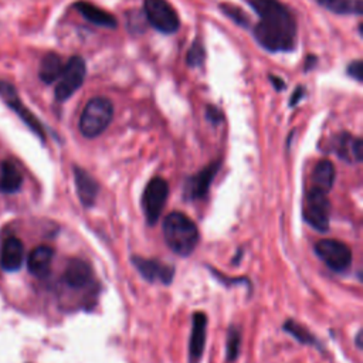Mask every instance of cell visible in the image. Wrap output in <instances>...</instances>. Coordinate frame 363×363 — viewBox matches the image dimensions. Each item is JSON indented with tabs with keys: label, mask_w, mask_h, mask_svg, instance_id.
I'll use <instances>...</instances> for the list:
<instances>
[{
	"label": "cell",
	"mask_w": 363,
	"mask_h": 363,
	"mask_svg": "<svg viewBox=\"0 0 363 363\" xmlns=\"http://www.w3.org/2000/svg\"><path fill=\"white\" fill-rule=\"evenodd\" d=\"M251 6L259 17L254 27L258 44L271 52L294 50L296 23L291 11L278 0H252Z\"/></svg>",
	"instance_id": "6da1fadb"
},
{
	"label": "cell",
	"mask_w": 363,
	"mask_h": 363,
	"mask_svg": "<svg viewBox=\"0 0 363 363\" xmlns=\"http://www.w3.org/2000/svg\"><path fill=\"white\" fill-rule=\"evenodd\" d=\"M163 235L167 247L180 257L190 255L199 242V228L186 214L173 211L163 221Z\"/></svg>",
	"instance_id": "7a4b0ae2"
},
{
	"label": "cell",
	"mask_w": 363,
	"mask_h": 363,
	"mask_svg": "<svg viewBox=\"0 0 363 363\" xmlns=\"http://www.w3.org/2000/svg\"><path fill=\"white\" fill-rule=\"evenodd\" d=\"M113 106L108 98L95 96L89 99L82 109L78 128L85 138L99 136L111 123Z\"/></svg>",
	"instance_id": "3957f363"
},
{
	"label": "cell",
	"mask_w": 363,
	"mask_h": 363,
	"mask_svg": "<svg viewBox=\"0 0 363 363\" xmlns=\"http://www.w3.org/2000/svg\"><path fill=\"white\" fill-rule=\"evenodd\" d=\"M330 203L326 199V193L312 187L305 199L303 218L316 231L325 233L329 228Z\"/></svg>",
	"instance_id": "277c9868"
},
{
	"label": "cell",
	"mask_w": 363,
	"mask_h": 363,
	"mask_svg": "<svg viewBox=\"0 0 363 363\" xmlns=\"http://www.w3.org/2000/svg\"><path fill=\"white\" fill-rule=\"evenodd\" d=\"M85 72H86L85 61L78 55L71 57L67 61V64H64L62 72L58 78V82L55 86V99L60 102H64L65 99L72 96L75 91L82 85Z\"/></svg>",
	"instance_id": "5b68a950"
},
{
	"label": "cell",
	"mask_w": 363,
	"mask_h": 363,
	"mask_svg": "<svg viewBox=\"0 0 363 363\" xmlns=\"http://www.w3.org/2000/svg\"><path fill=\"white\" fill-rule=\"evenodd\" d=\"M169 194L167 182L162 177H153L142 194V208L147 224L153 225L159 220Z\"/></svg>",
	"instance_id": "8992f818"
},
{
	"label": "cell",
	"mask_w": 363,
	"mask_h": 363,
	"mask_svg": "<svg viewBox=\"0 0 363 363\" xmlns=\"http://www.w3.org/2000/svg\"><path fill=\"white\" fill-rule=\"evenodd\" d=\"M145 14L150 26L156 30L172 34L180 27V20L176 10L166 0H145Z\"/></svg>",
	"instance_id": "52a82bcc"
},
{
	"label": "cell",
	"mask_w": 363,
	"mask_h": 363,
	"mask_svg": "<svg viewBox=\"0 0 363 363\" xmlns=\"http://www.w3.org/2000/svg\"><path fill=\"white\" fill-rule=\"evenodd\" d=\"M315 252L330 269L336 272L347 269L352 262L350 248L339 240L325 238L318 241L315 244Z\"/></svg>",
	"instance_id": "ba28073f"
},
{
	"label": "cell",
	"mask_w": 363,
	"mask_h": 363,
	"mask_svg": "<svg viewBox=\"0 0 363 363\" xmlns=\"http://www.w3.org/2000/svg\"><path fill=\"white\" fill-rule=\"evenodd\" d=\"M0 96L3 98V101L20 116V119L41 139H44V130L43 126L40 123V121L31 113L30 109H27L21 99L18 98L16 89L13 85H10L9 82H0Z\"/></svg>",
	"instance_id": "9c48e42d"
},
{
	"label": "cell",
	"mask_w": 363,
	"mask_h": 363,
	"mask_svg": "<svg viewBox=\"0 0 363 363\" xmlns=\"http://www.w3.org/2000/svg\"><path fill=\"white\" fill-rule=\"evenodd\" d=\"M132 262L139 274L149 282L170 284L173 279L174 268L172 265L163 264L157 259H149L143 257H132Z\"/></svg>",
	"instance_id": "30bf717a"
},
{
	"label": "cell",
	"mask_w": 363,
	"mask_h": 363,
	"mask_svg": "<svg viewBox=\"0 0 363 363\" xmlns=\"http://www.w3.org/2000/svg\"><path fill=\"white\" fill-rule=\"evenodd\" d=\"M220 167L218 162H214L211 164H208L207 167H204L203 170H200L199 173H196L194 176L189 177L186 184H184V196L189 200H197V199H203L206 197L208 187L217 173Z\"/></svg>",
	"instance_id": "8fae6325"
},
{
	"label": "cell",
	"mask_w": 363,
	"mask_h": 363,
	"mask_svg": "<svg viewBox=\"0 0 363 363\" xmlns=\"http://www.w3.org/2000/svg\"><path fill=\"white\" fill-rule=\"evenodd\" d=\"M336 155L347 163H359L363 159L362 139L350 133H340L333 140Z\"/></svg>",
	"instance_id": "7c38bea8"
},
{
	"label": "cell",
	"mask_w": 363,
	"mask_h": 363,
	"mask_svg": "<svg viewBox=\"0 0 363 363\" xmlns=\"http://www.w3.org/2000/svg\"><path fill=\"white\" fill-rule=\"evenodd\" d=\"M24 258L23 242L17 237H9L3 241L0 250V267L7 272L18 271Z\"/></svg>",
	"instance_id": "4fadbf2b"
},
{
	"label": "cell",
	"mask_w": 363,
	"mask_h": 363,
	"mask_svg": "<svg viewBox=\"0 0 363 363\" xmlns=\"http://www.w3.org/2000/svg\"><path fill=\"white\" fill-rule=\"evenodd\" d=\"M74 180L81 203L85 207L94 206L99 193V184L96 183V180L81 167H74Z\"/></svg>",
	"instance_id": "5bb4252c"
},
{
	"label": "cell",
	"mask_w": 363,
	"mask_h": 363,
	"mask_svg": "<svg viewBox=\"0 0 363 363\" xmlns=\"http://www.w3.org/2000/svg\"><path fill=\"white\" fill-rule=\"evenodd\" d=\"M92 271L88 262L79 258H72L68 261L64 271V281L71 288H82L91 282Z\"/></svg>",
	"instance_id": "9a60e30c"
},
{
	"label": "cell",
	"mask_w": 363,
	"mask_h": 363,
	"mask_svg": "<svg viewBox=\"0 0 363 363\" xmlns=\"http://www.w3.org/2000/svg\"><path fill=\"white\" fill-rule=\"evenodd\" d=\"M206 330H207V318L201 312H196L191 319V333L189 342V350L191 360H199L203 354L206 345Z\"/></svg>",
	"instance_id": "2e32d148"
},
{
	"label": "cell",
	"mask_w": 363,
	"mask_h": 363,
	"mask_svg": "<svg viewBox=\"0 0 363 363\" xmlns=\"http://www.w3.org/2000/svg\"><path fill=\"white\" fill-rule=\"evenodd\" d=\"M54 257V250L48 245H38L35 247L27 259V268L30 271V274H33L34 277L43 278L50 272V267H51V261Z\"/></svg>",
	"instance_id": "e0dca14e"
},
{
	"label": "cell",
	"mask_w": 363,
	"mask_h": 363,
	"mask_svg": "<svg viewBox=\"0 0 363 363\" xmlns=\"http://www.w3.org/2000/svg\"><path fill=\"white\" fill-rule=\"evenodd\" d=\"M75 9L92 24L106 27V28L116 27V18L111 13L99 9L98 6H95L92 3L78 1V3H75Z\"/></svg>",
	"instance_id": "ac0fdd59"
},
{
	"label": "cell",
	"mask_w": 363,
	"mask_h": 363,
	"mask_svg": "<svg viewBox=\"0 0 363 363\" xmlns=\"http://www.w3.org/2000/svg\"><path fill=\"white\" fill-rule=\"evenodd\" d=\"M23 184V176L20 170L11 162L0 163V191L6 194H11L20 190Z\"/></svg>",
	"instance_id": "d6986e66"
},
{
	"label": "cell",
	"mask_w": 363,
	"mask_h": 363,
	"mask_svg": "<svg viewBox=\"0 0 363 363\" xmlns=\"http://www.w3.org/2000/svg\"><path fill=\"white\" fill-rule=\"evenodd\" d=\"M335 166L332 162L323 159L320 162H318V164L313 169L312 173V187L328 193L335 182Z\"/></svg>",
	"instance_id": "ffe728a7"
},
{
	"label": "cell",
	"mask_w": 363,
	"mask_h": 363,
	"mask_svg": "<svg viewBox=\"0 0 363 363\" xmlns=\"http://www.w3.org/2000/svg\"><path fill=\"white\" fill-rule=\"evenodd\" d=\"M62 68H64V62L61 61L60 55L50 52L41 60L40 71H38L40 79L45 84H51L60 78Z\"/></svg>",
	"instance_id": "44dd1931"
},
{
	"label": "cell",
	"mask_w": 363,
	"mask_h": 363,
	"mask_svg": "<svg viewBox=\"0 0 363 363\" xmlns=\"http://www.w3.org/2000/svg\"><path fill=\"white\" fill-rule=\"evenodd\" d=\"M322 7L340 14H360L362 1L360 0H316Z\"/></svg>",
	"instance_id": "7402d4cb"
},
{
	"label": "cell",
	"mask_w": 363,
	"mask_h": 363,
	"mask_svg": "<svg viewBox=\"0 0 363 363\" xmlns=\"http://www.w3.org/2000/svg\"><path fill=\"white\" fill-rule=\"evenodd\" d=\"M284 329H285L288 333H291V335H292L296 340H299L301 343H305V345H316V340H315V337L312 336V333H311L306 328L301 326L298 322L288 320V322H285Z\"/></svg>",
	"instance_id": "603a6c76"
},
{
	"label": "cell",
	"mask_w": 363,
	"mask_h": 363,
	"mask_svg": "<svg viewBox=\"0 0 363 363\" xmlns=\"http://www.w3.org/2000/svg\"><path fill=\"white\" fill-rule=\"evenodd\" d=\"M240 345H241L240 330L231 326L227 333V360L228 362H233L237 359L240 353Z\"/></svg>",
	"instance_id": "cb8c5ba5"
},
{
	"label": "cell",
	"mask_w": 363,
	"mask_h": 363,
	"mask_svg": "<svg viewBox=\"0 0 363 363\" xmlns=\"http://www.w3.org/2000/svg\"><path fill=\"white\" fill-rule=\"evenodd\" d=\"M203 60H204V50H203L201 44L196 41L194 44H191V47L187 52V64L191 67H197L203 62Z\"/></svg>",
	"instance_id": "d4e9b609"
},
{
	"label": "cell",
	"mask_w": 363,
	"mask_h": 363,
	"mask_svg": "<svg viewBox=\"0 0 363 363\" xmlns=\"http://www.w3.org/2000/svg\"><path fill=\"white\" fill-rule=\"evenodd\" d=\"M347 74L354 78L356 81H362L363 79V65L360 60L353 61L349 67H347Z\"/></svg>",
	"instance_id": "484cf974"
},
{
	"label": "cell",
	"mask_w": 363,
	"mask_h": 363,
	"mask_svg": "<svg viewBox=\"0 0 363 363\" xmlns=\"http://www.w3.org/2000/svg\"><path fill=\"white\" fill-rule=\"evenodd\" d=\"M271 82L277 86V89H281L285 86V84L282 81H279V78H277V77H271Z\"/></svg>",
	"instance_id": "4316f807"
},
{
	"label": "cell",
	"mask_w": 363,
	"mask_h": 363,
	"mask_svg": "<svg viewBox=\"0 0 363 363\" xmlns=\"http://www.w3.org/2000/svg\"><path fill=\"white\" fill-rule=\"evenodd\" d=\"M302 95V88H299L298 91H296V95L294 94V96L291 98V105H294V104H296L298 102V99H299V96Z\"/></svg>",
	"instance_id": "83f0119b"
},
{
	"label": "cell",
	"mask_w": 363,
	"mask_h": 363,
	"mask_svg": "<svg viewBox=\"0 0 363 363\" xmlns=\"http://www.w3.org/2000/svg\"><path fill=\"white\" fill-rule=\"evenodd\" d=\"M356 343H357V347H362V332H359V333H357Z\"/></svg>",
	"instance_id": "f1b7e54d"
}]
</instances>
